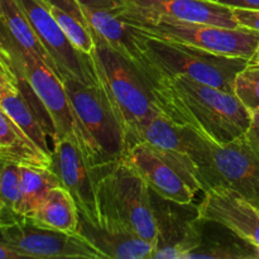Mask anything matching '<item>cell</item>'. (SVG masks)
Instances as JSON below:
<instances>
[{
	"label": "cell",
	"mask_w": 259,
	"mask_h": 259,
	"mask_svg": "<svg viewBox=\"0 0 259 259\" xmlns=\"http://www.w3.org/2000/svg\"><path fill=\"white\" fill-rule=\"evenodd\" d=\"M63 85L101 164L105 166L123 158L128 149L125 133L100 89L72 78L63 81Z\"/></svg>",
	"instance_id": "obj_9"
},
{
	"label": "cell",
	"mask_w": 259,
	"mask_h": 259,
	"mask_svg": "<svg viewBox=\"0 0 259 259\" xmlns=\"http://www.w3.org/2000/svg\"><path fill=\"white\" fill-rule=\"evenodd\" d=\"M0 240L22 258L104 259L80 233L46 229L25 217H18L0 227Z\"/></svg>",
	"instance_id": "obj_10"
},
{
	"label": "cell",
	"mask_w": 259,
	"mask_h": 259,
	"mask_svg": "<svg viewBox=\"0 0 259 259\" xmlns=\"http://www.w3.org/2000/svg\"><path fill=\"white\" fill-rule=\"evenodd\" d=\"M124 158L159 199L190 205L202 192L192 161L177 158L143 142L132 146Z\"/></svg>",
	"instance_id": "obj_8"
},
{
	"label": "cell",
	"mask_w": 259,
	"mask_h": 259,
	"mask_svg": "<svg viewBox=\"0 0 259 259\" xmlns=\"http://www.w3.org/2000/svg\"><path fill=\"white\" fill-rule=\"evenodd\" d=\"M0 108L28 134L30 139L47 154H52L48 137L50 132L46 129L40 119L33 110L29 101L22 93L19 82L14 73L0 77Z\"/></svg>",
	"instance_id": "obj_18"
},
{
	"label": "cell",
	"mask_w": 259,
	"mask_h": 259,
	"mask_svg": "<svg viewBox=\"0 0 259 259\" xmlns=\"http://www.w3.org/2000/svg\"><path fill=\"white\" fill-rule=\"evenodd\" d=\"M139 142L149 144L177 158L191 161L189 156V128L174 123L162 111L142 128L137 143Z\"/></svg>",
	"instance_id": "obj_21"
},
{
	"label": "cell",
	"mask_w": 259,
	"mask_h": 259,
	"mask_svg": "<svg viewBox=\"0 0 259 259\" xmlns=\"http://www.w3.org/2000/svg\"><path fill=\"white\" fill-rule=\"evenodd\" d=\"M249 62H252V63H259V45H258L257 50H255L254 55H253L252 58H250V60H249Z\"/></svg>",
	"instance_id": "obj_33"
},
{
	"label": "cell",
	"mask_w": 259,
	"mask_h": 259,
	"mask_svg": "<svg viewBox=\"0 0 259 259\" xmlns=\"http://www.w3.org/2000/svg\"><path fill=\"white\" fill-rule=\"evenodd\" d=\"M0 30L18 47L37 56L56 72L53 61L35 35L17 0H0Z\"/></svg>",
	"instance_id": "obj_22"
},
{
	"label": "cell",
	"mask_w": 259,
	"mask_h": 259,
	"mask_svg": "<svg viewBox=\"0 0 259 259\" xmlns=\"http://www.w3.org/2000/svg\"><path fill=\"white\" fill-rule=\"evenodd\" d=\"M50 169L55 172L61 187L67 190L77 205L80 217L90 224L100 225L98 196H96V169L81 151L72 137L53 139Z\"/></svg>",
	"instance_id": "obj_13"
},
{
	"label": "cell",
	"mask_w": 259,
	"mask_h": 259,
	"mask_svg": "<svg viewBox=\"0 0 259 259\" xmlns=\"http://www.w3.org/2000/svg\"><path fill=\"white\" fill-rule=\"evenodd\" d=\"M233 17L238 27L247 28L259 33V9L249 8H232Z\"/></svg>",
	"instance_id": "obj_27"
},
{
	"label": "cell",
	"mask_w": 259,
	"mask_h": 259,
	"mask_svg": "<svg viewBox=\"0 0 259 259\" xmlns=\"http://www.w3.org/2000/svg\"><path fill=\"white\" fill-rule=\"evenodd\" d=\"M95 176L99 227L125 229L157 244L159 232L152 191L134 167L123 157L96 168Z\"/></svg>",
	"instance_id": "obj_3"
},
{
	"label": "cell",
	"mask_w": 259,
	"mask_h": 259,
	"mask_svg": "<svg viewBox=\"0 0 259 259\" xmlns=\"http://www.w3.org/2000/svg\"><path fill=\"white\" fill-rule=\"evenodd\" d=\"M43 2H45L46 4L57 5V7L67 10V12H70L71 14H73L75 17H77V18H80L81 20H83V22L86 23V19L82 14V10H81L80 2H78V0H43ZM86 24H88V23H86Z\"/></svg>",
	"instance_id": "obj_28"
},
{
	"label": "cell",
	"mask_w": 259,
	"mask_h": 259,
	"mask_svg": "<svg viewBox=\"0 0 259 259\" xmlns=\"http://www.w3.org/2000/svg\"><path fill=\"white\" fill-rule=\"evenodd\" d=\"M222 4L230 8H249L259 9V0H223Z\"/></svg>",
	"instance_id": "obj_30"
},
{
	"label": "cell",
	"mask_w": 259,
	"mask_h": 259,
	"mask_svg": "<svg viewBox=\"0 0 259 259\" xmlns=\"http://www.w3.org/2000/svg\"><path fill=\"white\" fill-rule=\"evenodd\" d=\"M0 159H3V154H2V152H0Z\"/></svg>",
	"instance_id": "obj_35"
},
{
	"label": "cell",
	"mask_w": 259,
	"mask_h": 259,
	"mask_svg": "<svg viewBox=\"0 0 259 259\" xmlns=\"http://www.w3.org/2000/svg\"><path fill=\"white\" fill-rule=\"evenodd\" d=\"M0 60L19 81L29 88L50 119L53 139L72 137L94 168L103 167L98 153L86 136L72 108L63 81L55 71L33 53L18 47L0 30Z\"/></svg>",
	"instance_id": "obj_2"
},
{
	"label": "cell",
	"mask_w": 259,
	"mask_h": 259,
	"mask_svg": "<svg viewBox=\"0 0 259 259\" xmlns=\"http://www.w3.org/2000/svg\"><path fill=\"white\" fill-rule=\"evenodd\" d=\"M103 7L115 10L129 24L177 19L218 27H238L232 8L206 0H106Z\"/></svg>",
	"instance_id": "obj_11"
},
{
	"label": "cell",
	"mask_w": 259,
	"mask_h": 259,
	"mask_svg": "<svg viewBox=\"0 0 259 259\" xmlns=\"http://www.w3.org/2000/svg\"><path fill=\"white\" fill-rule=\"evenodd\" d=\"M51 14L53 15L55 20L71 45L83 55H91L96 47L95 37L91 28L86 24L80 18L75 17L67 10L57 7V5L47 4Z\"/></svg>",
	"instance_id": "obj_24"
},
{
	"label": "cell",
	"mask_w": 259,
	"mask_h": 259,
	"mask_svg": "<svg viewBox=\"0 0 259 259\" xmlns=\"http://www.w3.org/2000/svg\"><path fill=\"white\" fill-rule=\"evenodd\" d=\"M22 164L0 159V202L5 210L18 215V206L22 199ZM19 217V215H18Z\"/></svg>",
	"instance_id": "obj_25"
},
{
	"label": "cell",
	"mask_w": 259,
	"mask_h": 259,
	"mask_svg": "<svg viewBox=\"0 0 259 259\" xmlns=\"http://www.w3.org/2000/svg\"><path fill=\"white\" fill-rule=\"evenodd\" d=\"M189 146L202 192L224 187L259 206V149L245 134L217 143L189 128Z\"/></svg>",
	"instance_id": "obj_5"
},
{
	"label": "cell",
	"mask_w": 259,
	"mask_h": 259,
	"mask_svg": "<svg viewBox=\"0 0 259 259\" xmlns=\"http://www.w3.org/2000/svg\"><path fill=\"white\" fill-rule=\"evenodd\" d=\"M22 171V199L18 206L19 217H29L37 210L48 192L61 186L57 176L48 167L23 166Z\"/></svg>",
	"instance_id": "obj_23"
},
{
	"label": "cell",
	"mask_w": 259,
	"mask_h": 259,
	"mask_svg": "<svg viewBox=\"0 0 259 259\" xmlns=\"http://www.w3.org/2000/svg\"><path fill=\"white\" fill-rule=\"evenodd\" d=\"M80 233L104 259H152L157 244L120 228L96 227L80 217Z\"/></svg>",
	"instance_id": "obj_17"
},
{
	"label": "cell",
	"mask_w": 259,
	"mask_h": 259,
	"mask_svg": "<svg viewBox=\"0 0 259 259\" xmlns=\"http://www.w3.org/2000/svg\"><path fill=\"white\" fill-rule=\"evenodd\" d=\"M131 25L146 37L174 40L228 57L250 60L259 45V33L242 27L225 28L177 19Z\"/></svg>",
	"instance_id": "obj_7"
},
{
	"label": "cell",
	"mask_w": 259,
	"mask_h": 259,
	"mask_svg": "<svg viewBox=\"0 0 259 259\" xmlns=\"http://www.w3.org/2000/svg\"><path fill=\"white\" fill-rule=\"evenodd\" d=\"M206 2H214V3H220V4H222L223 0H206Z\"/></svg>",
	"instance_id": "obj_34"
},
{
	"label": "cell",
	"mask_w": 259,
	"mask_h": 259,
	"mask_svg": "<svg viewBox=\"0 0 259 259\" xmlns=\"http://www.w3.org/2000/svg\"><path fill=\"white\" fill-rule=\"evenodd\" d=\"M13 217H14V214L7 211L4 207V205L0 202V227H3V225L7 224V223H9L10 220L13 219Z\"/></svg>",
	"instance_id": "obj_32"
},
{
	"label": "cell",
	"mask_w": 259,
	"mask_h": 259,
	"mask_svg": "<svg viewBox=\"0 0 259 259\" xmlns=\"http://www.w3.org/2000/svg\"><path fill=\"white\" fill-rule=\"evenodd\" d=\"M202 194L196 209L197 218L224 225L259 254V206L224 187L206 190Z\"/></svg>",
	"instance_id": "obj_14"
},
{
	"label": "cell",
	"mask_w": 259,
	"mask_h": 259,
	"mask_svg": "<svg viewBox=\"0 0 259 259\" xmlns=\"http://www.w3.org/2000/svg\"><path fill=\"white\" fill-rule=\"evenodd\" d=\"M33 224L46 229L77 233L80 212L70 192L58 186L51 190L33 214L27 217Z\"/></svg>",
	"instance_id": "obj_20"
},
{
	"label": "cell",
	"mask_w": 259,
	"mask_h": 259,
	"mask_svg": "<svg viewBox=\"0 0 259 259\" xmlns=\"http://www.w3.org/2000/svg\"><path fill=\"white\" fill-rule=\"evenodd\" d=\"M0 152L3 159L23 166L48 167L51 156L43 152L28 134L0 108Z\"/></svg>",
	"instance_id": "obj_19"
},
{
	"label": "cell",
	"mask_w": 259,
	"mask_h": 259,
	"mask_svg": "<svg viewBox=\"0 0 259 259\" xmlns=\"http://www.w3.org/2000/svg\"><path fill=\"white\" fill-rule=\"evenodd\" d=\"M22 258L15 250H13L9 245L0 240V259H18Z\"/></svg>",
	"instance_id": "obj_31"
},
{
	"label": "cell",
	"mask_w": 259,
	"mask_h": 259,
	"mask_svg": "<svg viewBox=\"0 0 259 259\" xmlns=\"http://www.w3.org/2000/svg\"><path fill=\"white\" fill-rule=\"evenodd\" d=\"M233 91L250 113L259 111V63L248 62L238 72Z\"/></svg>",
	"instance_id": "obj_26"
},
{
	"label": "cell",
	"mask_w": 259,
	"mask_h": 259,
	"mask_svg": "<svg viewBox=\"0 0 259 259\" xmlns=\"http://www.w3.org/2000/svg\"><path fill=\"white\" fill-rule=\"evenodd\" d=\"M190 250L185 259H244L259 258L249 244L238 238L228 228L218 223V229L211 230L207 220L199 218L192 222L189 234Z\"/></svg>",
	"instance_id": "obj_16"
},
{
	"label": "cell",
	"mask_w": 259,
	"mask_h": 259,
	"mask_svg": "<svg viewBox=\"0 0 259 259\" xmlns=\"http://www.w3.org/2000/svg\"><path fill=\"white\" fill-rule=\"evenodd\" d=\"M0 61H2V60H0ZM2 62H3V61H2Z\"/></svg>",
	"instance_id": "obj_36"
},
{
	"label": "cell",
	"mask_w": 259,
	"mask_h": 259,
	"mask_svg": "<svg viewBox=\"0 0 259 259\" xmlns=\"http://www.w3.org/2000/svg\"><path fill=\"white\" fill-rule=\"evenodd\" d=\"M29 20L30 27L55 65L62 81L72 78L89 86H98L90 55L78 52L51 14L43 0H17Z\"/></svg>",
	"instance_id": "obj_12"
},
{
	"label": "cell",
	"mask_w": 259,
	"mask_h": 259,
	"mask_svg": "<svg viewBox=\"0 0 259 259\" xmlns=\"http://www.w3.org/2000/svg\"><path fill=\"white\" fill-rule=\"evenodd\" d=\"M138 35L139 52L143 57L137 68L139 73L151 70L166 76H187L234 94L235 76L249 62L245 58L215 55L174 40L146 37L141 33Z\"/></svg>",
	"instance_id": "obj_6"
},
{
	"label": "cell",
	"mask_w": 259,
	"mask_h": 259,
	"mask_svg": "<svg viewBox=\"0 0 259 259\" xmlns=\"http://www.w3.org/2000/svg\"><path fill=\"white\" fill-rule=\"evenodd\" d=\"M159 110L179 125L187 126L217 143H228L249 129L252 113L235 94L190 78L141 72Z\"/></svg>",
	"instance_id": "obj_1"
},
{
	"label": "cell",
	"mask_w": 259,
	"mask_h": 259,
	"mask_svg": "<svg viewBox=\"0 0 259 259\" xmlns=\"http://www.w3.org/2000/svg\"><path fill=\"white\" fill-rule=\"evenodd\" d=\"M247 138L259 149V111H253L249 129L245 133Z\"/></svg>",
	"instance_id": "obj_29"
},
{
	"label": "cell",
	"mask_w": 259,
	"mask_h": 259,
	"mask_svg": "<svg viewBox=\"0 0 259 259\" xmlns=\"http://www.w3.org/2000/svg\"><path fill=\"white\" fill-rule=\"evenodd\" d=\"M80 7L94 35L138 68L143 57L139 52V35L134 28L109 7L89 5L81 2Z\"/></svg>",
	"instance_id": "obj_15"
},
{
	"label": "cell",
	"mask_w": 259,
	"mask_h": 259,
	"mask_svg": "<svg viewBox=\"0 0 259 259\" xmlns=\"http://www.w3.org/2000/svg\"><path fill=\"white\" fill-rule=\"evenodd\" d=\"M94 37L96 47L90 60L98 88L120 123L129 149L137 143L142 128L161 110L137 68L100 38Z\"/></svg>",
	"instance_id": "obj_4"
}]
</instances>
